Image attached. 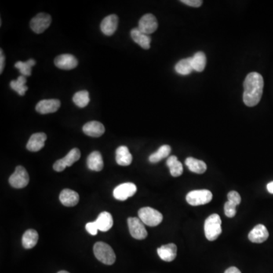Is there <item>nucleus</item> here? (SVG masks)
<instances>
[{"label":"nucleus","instance_id":"obj_17","mask_svg":"<svg viewBox=\"0 0 273 273\" xmlns=\"http://www.w3.org/2000/svg\"><path fill=\"white\" fill-rule=\"evenodd\" d=\"M157 253L164 261H173L177 256V246L172 243L162 245L157 249Z\"/></svg>","mask_w":273,"mask_h":273},{"label":"nucleus","instance_id":"obj_32","mask_svg":"<svg viewBox=\"0 0 273 273\" xmlns=\"http://www.w3.org/2000/svg\"><path fill=\"white\" fill-rule=\"evenodd\" d=\"M35 60L30 59L24 63V62H17L15 64V67L19 70L22 75L26 77V76L31 75V68L33 66H35Z\"/></svg>","mask_w":273,"mask_h":273},{"label":"nucleus","instance_id":"obj_35","mask_svg":"<svg viewBox=\"0 0 273 273\" xmlns=\"http://www.w3.org/2000/svg\"><path fill=\"white\" fill-rule=\"evenodd\" d=\"M86 230L91 235H96L97 234L98 228L95 222L87 223Z\"/></svg>","mask_w":273,"mask_h":273},{"label":"nucleus","instance_id":"obj_33","mask_svg":"<svg viewBox=\"0 0 273 273\" xmlns=\"http://www.w3.org/2000/svg\"><path fill=\"white\" fill-rule=\"evenodd\" d=\"M236 206L234 204H231L229 201L225 204L224 211L225 214L227 217L232 218L236 215Z\"/></svg>","mask_w":273,"mask_h":273},{"label":"nucleus","instance_id":"obj_19","mask_svg":"<svg viewBox=\"0 0 273 273\" xmlns=\"http://www.w3.org/2000/svg\"><path fill=\"white\" fill-rule=\"evenodd\" d=\"M59 201L66 206H74L79 202V195L70 189H65L59 195Z\"/></svg>","mask_w":273,"mask_h":273},{"label":"nucleus","instance_id":"obj_8","mask_svg":"<svg viewBox=\"0 0 273 273\" xmlns=\"http://www.w3.org/2000/svg\"><path fill=\"white\" fill-rule=\"evenodd\" d=\"M128 225L131 235L136 240H143L147 238V231L145 226L139 218H128Z\"/></svg>","mask_w":273,"mask_h":273},{"label":"nucleus","instance_id":"obj_16","mask_svg":"<svg viewBox=\"0 0 273 273\" xmlns=\"http://www.w3.org/2000/svg\"><path fill=\"white\" fill-rule=\"evenodd\" d=\"M47 138L46 135L43 132L35 133L31 135L27 143V149L29 151L37 152L41 150L45 145Z\"/></svg>","mask_w":273,"mask_h":273},{"label":"nucleus","instance_id":"obj_24","mask_svg":"<svg viewBox=\"0 0 273 273\" xmlns=\"http://www.w3.org/2000/svg\"><path fill=\"white\" fill-rule=\"evenodd\" d=\"M38 239L39 235L36 230H27L22 237V245L25 249H31L36 246Z\"/></svg>","mask_w":273,"mask_h":273},{"label":"nucleus","instance_id":"obj_40","mask_svg":"<svg viewBox=\"0 0 273 273\" xmlns=\"http://www.w3.org/2000/svg\"><path fill=\"white\" fill-rule=\"evenodd\" d=\"M68 273V272H67V271H60V272H59V273Z\"/></svg>","mask_w":273,"mask_h":273},{"label":"nucleus","instance_id":"obj_20","mask_svg":"<svg viewBox=\"0 0 273 273\" xmlns=\"http://www.w3.org/2000/svg\"><path fill=\"white\" fill-rule=\"evenodd\" d=\"M131 36L132 40L136 44H138L143 49H149L150 48V42H151V37L147 34H143L139 30L138 27H135L132 29L131 31Z\"/></svg>","mask_w":273,"mask_h":273},{"label":"nucleus","instance_id":"obj_2","mask_svg":"<svg viewBox=\"0 0 273 273\" xmlns=\"http://www.w3.org/2000/svg\"><path fill=\"white\" fill-rule=\"evenodd\" d=\"M204 232L206 239L215 241L222 233V220L218 214H212L208 216L204 223Z\"/></svg>","mask_w":273,"mask_h":273},{"label":"nucleus","instance_id":"obj_39","mask_svg":"<svg viewBox=\"0 0 273 273\" xmlns=\"http://www.w3.org/2000/svg\"><path fill=\"white\" fill-rule=\"evenodd\" d=\"M267 190L270 194H273V182H270L267 186Z\"/></svg>","mask_w":273,"mask_h":273},{"label":"nucleus","instance_id":"obj_14","mask_svg":"<svg viewBox=\"0 0 273 273\" xmlns=\"http://www.w3.org/2000/svg\"><path fill=\"white\" fill-rule=\"evenodd\" d=\"M60 106L61 103L59 100H55V99L43 100L37 103L36 106V110L37 113L45 115V114L56 113L59 110Z\"/></svg>","mask_w":273,"mask_h":273},{"label":"nucleus","instance_id":"obj_29","mask_svg":"<svg viewBox=\"0 0 273 273\" xmlns=\"http://www.w3.org/2000/svg\"><path fill=\"white\" fill-rule=\"evenodd\" d=\"M171 150H172V149H171L170 146L162 145V147L159 148V150L156 153L150 156L149 160L151 163H157V162L162 160V159L169 157Z\"/></svg>","mask_w":273,"mask_h":273},{"label":"nucleus","instance_id":"obj_21","mask_svg":"<svg viewBox=\"0 0 273 273\" xmlns=\"http://www.w3.org/2000/svg\"><path fill=\"white\" fill-rule=\"evenodd\" d=\"M115 159L116 162L121 166H128L132 162V155L128 147L121 146L115 152Z\"/></svg>","mask_w":273,"mask_h":273},{"label":"nucleus","instance_id":"obj_37","mask_svg":"<svg viewBox=\"0 0 273 273\" xmlns=\"http://www.w3.org/2000/svg\"><path fill=\"white\" fill-rule=\"evenodd\" d=\"M5 68V55L2 49H0V73L2 74Z\"/></svg>","mask_w":273,"mask_h":273},{"label":"nucleus","instance_id":"obj_30","mask_svg":"<svg viewBox=\"0 0 273 273\" xmlns=\"http://www.w3.org/2000/svg\"><path fill=\"white\" fill-rule=\"evenodd\" d=\"M27 79L24 76H19L17 80L11 81L10 87L13 91H16L20 96H24L28 88L26 86Z\"/></svg>","mask_w":273,"mask_h":273},{"label":"nucleus","instance_id":"obj_13","mask_svg":"<svg viewBox=\"0 0 273 273\" xmlns=\"http://www.w3.org/2000/svg\"><path fill=\"white\" fill-rule=\"evenodd\" d=\"M269 238V231L264 225L259 224L255 226L248 234L250 241L256 244L264 242Z\"/></svg>","mask_w":273,"mask_h":273},{"label":"nucleus","instance_id":"obj_15","mask_svg":"<svg viewBox=\"0 0 273 273\" xmlns=\"http://www.w3.org/2000/svg\"><path fill=\"white\" fill-rule=\"evenodd\" d=\"M118 24V19L117 15H110L106 16L100 24L102 32L106 36L113 35L117 30Z\"/></svg>","mask_w":273,"mask_h":273},{"label":"nucleus","instance_id":"obj_23","mask_svg":"<svg viewBox=\"0 0 273 273\" xmlns=\"http://www.w3.org/2000/svg\"><path fill=\"white\" fill-rule=\"evenodd\" d=\"M103 157L100 152H92L88 158V168L95 172H100L103 169Z\"/></svg>","mask_w":273,"mask_h":273},{"label":"nucleus","instance_id":"obj_22","mask_svg":"<svg viewBox=\"0 0 273 273\" xmlns=\"http://www.w3.org/2000/svg\"><path fill=\"white\" fill-rule=\"evenodd\" d=\"M95 223H96V226H97L98 230L105 232V231H109L113 227V216H112L110 212H101L99 215V216H98Z\"/></svg>","mask_w":273,"mask_h":273},{"label":"nucleus","instance_id":"obj_18","mask_svg":"<svg viewBox=\"0 0 273 273\" xmlns=\"http://www.w3.org/2000/svg\"><path fill=\"white\" fill-rule=\"evenodd\" d=\"M83 132L88 136L99 137L104 134L105 128L99 121H89L83 127Z\"/></svg>","mask_w":273,"mask_h":273},{"label":"nucleus","instance_id":"obj_12","mask_svg":"<svg viewBox=\"0 0 273 273\" xmlns=\"http://www.w3.org/2000/svg\"><path fill=\"white\" fill-rule=\"evenodd\" d=\"M55 66L63 70H71L78 66V62L74 56L71 54H63L55 59Z\"/></svg>","mask_w":273,"mask_h":273},{"label":"nucleus","instance_id":"obj_34","mask_svg":"<svg viewBox=\"0 0 273 273\" xmlns=\"http://www.w3.org/2000/svg\"><path fill=\"white\" fill-rule=\"evenodd\" d=\"M228 201L234 204L235 206H238L241 202V195L237 191H230L228 194Z\"/></svg>","mask_w":273,"mask_h":273},{"label":"nucleus","instance_id":"obj_36","mask_svg":"<svg viewBox=\"0 0 273 273\" xmlns=\"http://www.w3.org/2000/svg\"><path fill=\"white\" fill-rule=\"evenodd\" d=\"M181 2L189 6L196 7V8L201 6L203 3V1L201 0H182Z\"/></svg>","mask_w":273,"mask_h":273},{"label":"nucleus","instance_id":"obj_26","mask_svg":"<svg viewBox=\"0 0 273 273\" xmlns=\"http://www.w3.org/2000/svg\"><path fill=\"white\" fill-rule=\"evenodd\" d=\"M167 166L169 167L171 175L173 177H179L183 173V165L179 162L176 156H170L166 161Z\"/></svg>","mask_w":273,"mask_h":273},{"label":"nucleus","instance_id":"obj_6","mask_svg":"<svg viewBox=\"0 0 273 273\" xmlns=\"http://www.w3.org/2000/svg\"><path fill=\"white\" fill-rule=\"evenodd\" d=\"M9 184L15 188H23L29 183V176L26 169L22 165L16 167L15 172L9 179Z\"/></svg>","mask_w":273,"mask_h":273},{"label":"nucleus","instance_id":"obj_4","mask_svg":"<svg viewBox=\"0 0 273 273\" xmlns=\"http://www.w3.org/2000/svg\"><path fill=\"white\" fill-rule=\"evenodd\" d=\"M139 219L143 224L154 227L162 223L163 216L162 213L157 209L151 207H143L138 211Z\"/></svg>","mask_w":273,"mask_h":273},{"label":"nucleus","instance_id":"obj_31","mask_svg":"<svg viewBox=\"0 0 273 273\" xmlns=\"http://www.w3.org/2000/svg\"><path fill=\"white\" fill-rule=\"evenodd\" d=\"M73 102L80 108H85L90 103V96L88 91H78L73 96Z\"/></svg>","mask_w":273,"mask_h":273},{"label":"nucleus","instance_id":"obj_11","mask_svg":"<svg viewBox=\"0 0 273 273\" xmlns=\"http://www.w3.org/2000/svg\"><path fill=\"white\" fill-rule=\"evenodd\" d=\"M158 27L157 18L152 14H146L140 19L138 23V29L143 34H150L155 32Z\"/></svg>","mask_w":273,"mask_h":273},{"label":"nucleus","instance_id":"obj_9","mask_svg":"<svg viewBox=\"0 0 273 273\" xmlns=\"http://www.w3.org/2000/svg\"><path fill=\"white\" fill-rule=\"evenodd\" d=\"M81 158V152L78 148H74L64 157L56 161L53 165V169L56 172H63L66 167L71 166Z\"/></svg>","mask_w":273,"mask_h":273},{"label":"nucleus","instance_id":"obj_1","mask_svg":"<svg viewBox=\"0 0 273 273\" xmlns=\"http://www.w3.org/2000/svg\"><path fill=\"white\" fill-rule=\"evenodd\" d=\"M264 81L261 74L251 72L248 74L244 82L243 100L247 106L253 107L260 103L263 95Z\"/></svg>","mask_w":273,"mask_h":273},{"label":"nucleus","instance_id":"obj_27","mask_svg":"<svg viewBox=\"0 0 273 273\" xmlns=\"http://www.w3.org/2000/svg\"><path fill=\"white\" fill-rule=\"evenodd\" d=\"M191 58L194 71H198V72L204 71L206 64V55L204 54L203 52H197L193 57Z\"/></svg>","mask_w":273,"mask_h":273},{"label":"nucleus","instance_id":"obj_28","mask_svg":"<svg viewBox=\"0 0 273 273\" xmlns=\"http://www.w3.org/2000/svg\"><path fill=\"white\" fill-rule=\"evenodd\" d=\"M176 72L181 75H188L191 74L193 69L192 63H191V58L182 59L176 65L175 67Z\"/></svg>","mask_w":273,"mask_h":273},{"label":"nucleus","instance_id":"obj_3","mask_svg":"<svg viewBox=\"0 0 273 273\" xmlns=\"http://www.w3.org/2000/svg\"><path fill=\"white\" fill-rule=\"evenodd\" d=\"M93 253L99 261L106 265H113L116 259L113 248L101 241L95 244L93 246Z\"/></svg>","mask_w":273,"mask_h":273},{"label":"nucleus","instance_id":"obj_7","mask_svg":"<svg viewBox=\"0 0 273 273\" xmlns=\"http://www.w3.org/2000/svg\"><path fill=\"white\" fill-rule=\"evenodd\" d=\"M52 22V18L49 14L39 13L30 21V28L36 34H42Z\"/></svg>","mask_w":273,"mask_h":273},{"label":"nucleus","instance_id":"obj_25","mask_svg":"<svg viewBox=\"0 0 273 273\" xmlns=\"http://www.w3.org/2000/svg\"><path fill=\"white\" fill-rule=\"evenodd\" d=\"M185 165L189 170L197 174H203L206 172L207 166L206 164L202 160H199L194 157H188L186 159Z\"/></svg>","mask_w":273,"mask_h":273},{"label":"nucleus","instance_id":"obj_5","mask_svg":"<svg viewBox=\"0 0 273 273\" xmlns=\"http://www.w3.org/2000/svg\"><path fill=\"white\" fill-rule=\"evenodd\" d=\"M212 194L209 190H196L190 191L186 196V201L191 206H201L210 202Z\"/></svg>","mask_w":273,"mask_h":273},{"label":"nucleus","instance_id":"obj_38","mask_svg":"<svg viewBox=\"0 0 273 273\" xmlns=\"http://www.w3.org/2000/svg\"><path fill=\"white\" fill-rule=\"evenodd\" d=\"M225 273H241V271L238 270L237 267H231L230 268L227 269L225 272Z\"/></svg>","mask_w":273,"mask_h":273},{"label":"nucleus","instance_id":"obj_10","mask_svg":"<svg viewBox=\"0 0 273 273\" xmlns=\"http://www.w3.org/2000/svg\"><path fill=\"white\" fill-rule=\"evenodd\" d=\"M136 192V186L133 183L128 182L117 186L113 191V196L115 199L124 201L135 195Z\"/></svg>","mask_w":273,"mask_h":273}]
</instances>
